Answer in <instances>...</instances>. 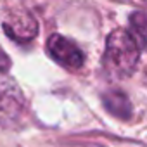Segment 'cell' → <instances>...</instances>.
<instances>
[{
	"label": "cell",
	"instance_id": "1",
	"mask_svg": "<svg viewBox=\"0 0 147 147\" xmlns=\"http://www.w3.org/2000/svg\"><path fill=\"white\" fill-rule=\"evenodd\" d=\"M142 47L128 30H114L106 40L104 62L113 75L126 78L137 67Z\"/></svg>",
	"mask_w": 147,
	"mask_h": 147
},
{
	"label": "cell",
	"instance_id": "2",
	"mask_svg": "<svg viewBox=\"0 0 147 147\" xmlns=\"http://www.w3.org/2000/svg\"><path fill=\"white\" fill-rule=\"evenodd\" d=\"M24 109V97L16 82L0 71V125H11L19 119Z\"/></svg>",
	"mask_w": 147,
	"mask_h": 147
},
{
	"label": "cell",
	"instance_id": "3",
	"mask_svg": "<svg viewBox=\"0 0 147 147\" xmlns=\"http://www.w3.org/2000/svg\"><path fill=\"white\" fill-rule=\"evenodd\" d=\"M47 50L55 62L69 69H78L85 62V54L82 52V49L73 40L62 35H57V33L50 35V38L47 40Z\"/></svg>",
	"mask_w": 147,
	"mask_h": 147
},
{
	"label": "cell",
	"instance_id": "4",
	"mask_svg": "<svg viewBox=\"0 0 147 147\" xmlns=\"http://www.w3.org/2000/svg\"><path fill=\"white\" fill-rule=\"evenodd\" d=\"M4 30L5 33L16 40V42H30L36 31H38V26L35 24V21L31 18H23V19H11V21H5L4 23Z\"/></svg>",
	"mask_w": 147,
	"mask_h": 147
},
{
	"label": "cell",
	"instance_id": "5",
	"mask_svg": "<svg viewBox=\"0 0 147 147\" xmlns=\"http://www.w3.org/2000/svg\"><path fill=\"white\" fill-rule=\"evenodd\" d=\"M104 106L113 116H116L119 119H128L131 116V104L121 90L107 92L104 95Z\"/></svg>",
	"mask_w": 147,
	"mask_h": 147
},
{
	"label": "cell",
	"instance_id": "6",
	"mask_svg": "<svg viewBox=\"0 0 147 147\" xmlns=\"http://www.w3.org/2000/svg\"><path fill=\"white\" fill-rule=\"evenodd\" d=\"M128 31L144 49L147 47V12H133L130 16V28Z\"/></svg>",
	"mask_w": 147,
	"mask_h": 147
},
{
	"label": "cell",
	"instance_id": "7",
	"mask_svg": "<svg viewBox=\"0 0 147 147\" xmlns=\"http://www.w3.org/2000/svg\"><path fill=\"white\" fill-rule=\"evenodd\" d=\"M11 67V59L7 57V54L2 50V47H0V71L2 73H7Z\"/></svg>",
	"mask_w": 147,
	"mask_h": 147
}]
</instances>
